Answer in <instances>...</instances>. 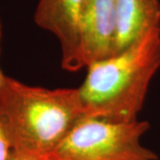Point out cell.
<instances>
[{
  "instance_id": "6da1fadb",
  "label": "cell",
  "mask_w": 160,
  "mask_h": 160,
  "mask_svg": "<svg viewBox=\"0 0 160 160\" xmlns=\"http://www.w3.org/2000/svg\"><path fill=\"white\" fill-rule=\"evenodd\" d=\"M86 117L78 88L48 89L6 77L0 90V128L12 151L52 154Z\"/></svg>"
},
{
  "instance_id": "7a4b0ae2",
  "label": "cell",
  "mask_w": 160,
  "mask_h": 160,
  "mask_svg": "<svg viewBox=\"0 0 160 160\" xmlns=\"http://www.w3.org/2000/svg\"><path fill=\"white\" fill-rule=\"evenodd\" d=\"M86 68L78 91L87 117L119 123L137 120L150 82L160 68V28Z\"/></svg>"
},
{
  "instance_id": "3957f363",
  "label": "cell",
  "mask_w": 160,
  "mask_h": 160,
  "mask_svg": "<svg viewBox=\"0 0 160 160\" xmlns=\"http://www.w3.org/2000/svg\"><path fill=\"white\" fill-rule=\"evenodd\" d=\"M149 126L139 119L119 123L86 117L49 156L59 160H157L142 143Z\"/></svg>"
},
{
  "instance_id": "277c9868",
  "label": "cell",
  "mask_w": 160,
  "mask_h": 160,
  "mask_svg": "<svg viewBox=\"0 0 160 160\" xmlns=\"http://www.w3.org/2000/svg\"><path fill=\"white\" fill-rule=\"evenodd\" d=\"M86 0H39L35 23L59 41L62 67L69 72L86 67L81 37V19Z\"/></svg>"
},
{
  "instance_id": "5b68a950",
  "label": "cell",
  "mask_w": 160,
  "mask_h": 160,
  "mask_svg": "<svg viewBox=\"0 0 160 160\" xmlns=\"http://www.w3.org/2000/svg\"><path fill=\"white\" fill-rule=\"evenodd\" d=\"M86 67L111 57L116 38V0H86L81 19Z\"/></svg>"
},
{
  "instance_id": "8992f818",
  "label": "cell",
  "mask_w": 160,
  "mask_h": 160,
  "mask_svg": "<svg viewBox=\"0 0 160 160\" xmlns=\"http://www.w3.org/2000/svg\"><path fill=\"white\" fill-rule=\"evenodd\" d=\"M160 28L159 0H116V55Z\"/></svg>"
},
{
  "instance_id": "52a82bcc",
  "label": "cell",
  "mask_w": 160,
  "mask_h": 160,
  "mask_svg": "<svg viewBox=\"0 0 160 160\" xmlns=\"http://www.w3.org/2000/svg\"><path fill=\"white\" fill-rule=\"evenodd\" d=\"M12 151L11 145L0 128V160H10Z\"/></svg>"
},
{
  "instance_id": "ba28073f",
  "label": "cell",
  "mask_w": 160,
  "mask_h": 160,
  "mask_svg": "<svg viewBox=\"0 0 160 160\" xmlns=\"http://www.w3.org/2000/svg\"><path fill=\"white\" fill-rule=\"evenodd\" d=\"M10 160H59L52 156H33L12 151Z\"/></svg>"
},
{
  "instance_id": "9c48e42d",
  "label": "cell",
  "mask_w": 160,
  "mask_h": 160,
  "mask_svg": "<svg viewBox=\"0 0 160 160\" xmlns=\"http://www.w3.org/2000/svg\"><path fill=\"white\" fill-rule=\"evenodd\" d=\"M1 38H2V33H0V53H1ZM6 76L4 75L2 69L0 68V90H1V88H2L3 84H4V81L6 79Z\"/></svg>"
},
{
  "instance_id": "30bf717a",
  "label": "cell",
  "mask_w": 160,
  "mask_h": 160,
  "mask_svg": "<svg viewBox=\"0 0 160 160\" xmlns=\"http://www.w3.org/2000/svg\"><path fill=\"white\" fill-rule=\"evenodd\" d=\"M0 33H2V23H1V20H0Z\"/></svg>"
}]
</instances>
